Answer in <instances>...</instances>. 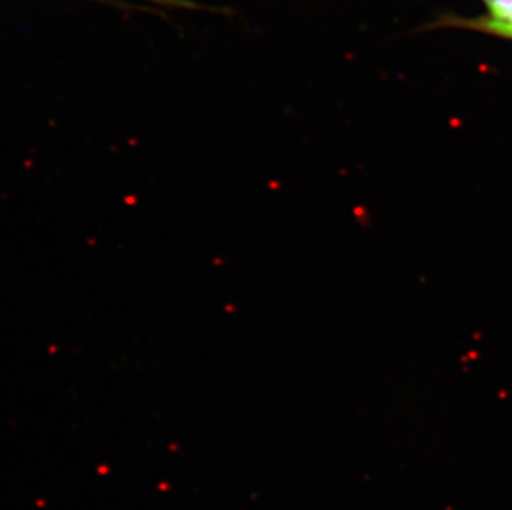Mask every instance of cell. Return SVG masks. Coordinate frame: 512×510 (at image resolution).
<instances>
[{
  "instance_id": "cell-1",
  "label": "cell",
  "mask_w": 512,
  "mask_h": 510,
  "mask_svg": "<svg viewBox=\"0 0 512 510\" xmlns=\"http://www.w3.org/2000/svg\"><path fill=\"white\" fill-rule=\"evenodd\" d=\"M486 14L481 17H458L446 15L433 27L438 29H458L491 35L499 39L512 40V0H483Z\"/></svg>"
},
{
  "instance_id": "cell-2",
  "label": "cell",
  "mask_w": 512,
  "mask_h": 510,
  "mask_svg": "<svg viewBox=\"0 0 512 510\" xmlns=\"http://www.w3.org/2000/svg\"><path fill=\"white\" fill-rule=\"evenodd\" d=\"M151 4L165 5V7H176V9H198L199 5L189 0H146Z\"/></svg>"
}]
</instances>
